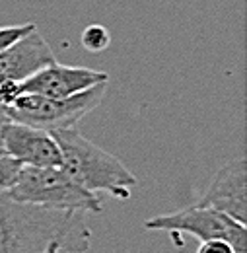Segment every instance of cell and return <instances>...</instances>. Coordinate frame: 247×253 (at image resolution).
Instances as JSON below:
<instances>
[{
	"instance_id": "cell-1",
	"label": "cell",
	"mask_w": 247,
	"mask_h": 253,
	"mask_svg": "<svg viewBox=\"0 0 247 253\" xmlns=\"http://www.w3.org/2000/svg\"><path fill=\"white\" fill-rule=\"evenodd\" d=\"M53 242L70 253L88 252L92 232L84 212L26 205L0 193V253H43Z\"/></svg>"
},
{
	"instance_id": "cell-2",
	"label": "cell",
	"mask_w": 247,
	"mask_h": 253,
	"mask_svg": "<svg viewBox=\"0 0 247 253\" xmlns=\"http://www.w3.org/2000/svg\"><path fill=\"white\" fill-rule=\"evenodd\" d=\"M53 138L61 148V169L80 187L92 193H109L115 199H130L136 177L117 156L88 140L76 128L53 130Z\"/></svg>"
},
{
	"instance_id": "cell-3",
	"label": "cell",
	"mask_w": 247,
	"mask_h": 253,
	"mask_svg": "<svg viewBox=\"0 0 247 253\" xmlns=\"http://www.w3.org/2000/svg\"><path fill=\"white\" fill-rule=\"evenodd\" d=\"M10 199L26 205H37L55 211L101 212V199L92 191L80 187L61 168L22 166L14 185L6 191Z\"/></svg>"
},
{
	"instance_id": "cell-4",
	"label": "cell",
	"mask_w": 247,
	"mask_h": 253,
	"mask_svg": "<svg viewBox=\"0 0 247 253\" xmlns=\"http://www.w3.org/2000/svg\"><path fill=\"white\" fill-rule=\"evenodd\" d=\"M107 84H97L64 99L37 94H18L10 103V121L30 125L47 132L74 128V125L93 111L105 97Z\"/></svg>"
},
{
	"instance_id": "cell-5",
	"label": "cell",
	"mask_w": 247,
	"mask_h": 253,
	"mask_svg": "<svg viewBox=\"0 0 247 253\" xmlns=\"http://www.w3.org/2000/svg\"><path fill=\"white\" fill-rule=\"evenodd\" d=\"M146 230L165 232L169 236H193L201 244L210 240L228 242L236 253H247L246 224L230 218L228 214L208 207H187L175 212L158 214L144 222Z\"/></svg>"
},
{
	"instance_id": "cell-6",
	"label": "cell",
	"mask_w": 247,
	"mask_h": 253,
	"mask_svg": "<svg viewBox=\"0 0 247 253\" xmlns=\"http://www.w3.org/2000/svg\"><path fill=\"white\" fill-rule=\"evenodd\" d=\"M109 82V74L86 66H68L55 63L41 68L28 80L16 86L18 94H37L45 97L64 99L76 95L92 86Z\"/></svg>"
},
{
	"instance_id": "cell-7",
	"label": "cell",
	"mask_w": 247,
	"mask_h": 253,
	"mask_svg": "<svg viewBox=\"0 0 247 253\" xmlns=\"http://www.w3.org/2000/svg\"><path fill=\"white\" fill-rule=\"evenodd\" d=\"M0 144L4 154L22 166L61 168V148L51 132L10 121L0 128Z\"/></svg>"
},
{
	"instance_id": "cell-8",
	"label": "cell",
	"mask_w": 247,
	"mask_h": 253,
	"mask_svg": "<svg viewBox=\"0 0 247 253\" xmlns=\"http://www.w3.org/2000/svg\"><path fill=\"white\" fill-rule=\"evenodd\" d=\"M228 214L230 218L246 224L247 220V162L236 158L218 169L206 193L197 203Z\"/></svg>"
},
{
	"instance_id": "cell-9",
	"label": "cell",
	"mask_w": 247,
	"mask_h": 253,
	"mask_svg": "<svg viewBox=\"0 0 247 253\" xmlns=\"http://www.w3.org/2000/svg\"><path fill=\"white\" fill-rule=\"evenodd\" d=\"M55 61V53L35 28L0 51V86L22 84Z\"/></svg>"
},
{
	"instance_id": "cell-10",
	"label": "cell",
	"mask_w": 247,
	"mask_h": 253,
	"mask_svg": "<svg viewBox=\"0 0 247 253\" xmlns=\"http://www.w3.org/2000/svg\"><path fill=\"white\" fill-rule=\"evenodd\" d=\"M109 43H111V35H109L105 26L92 24V26H88L82 32V45L90 53H101V51H105L109 47Z\"/></svg>"
},
{
	"instance_id": "cell-11",
	"label": "cell",
	"mask_w": 247,
	"mask_h": 253,
	"mask_svg": "<svg viewBox=\"0 0 247 253\" xmlns=\"http://www.w3.org/2000/svg\"><path fill=\"white\" fill-rule=\"evenodd\" d=\"M22 164L18 160L10 158V156H0V193H6L14 185L18 171H20Z\"/></svg>"
},
{
	"instance_id": "cell-12",
	"label": "cell",
	"mask_w": 247,
	"mask_h": 253,
	"mask_svg": "<svg viewBox=\"0 0 247 253\" xmlns=\"http://www.w3.org/2000/svg\"><path fill=\"white\" fill-rule=\"evenodd\" d=\"M35 30V24H18V26H2L0 28V51L4 47H8L10 43L18 41L20 37H24L26 33Z\"/></svg>"
},
{
	"instance_id": "cell-13",
	"label": "cell",
	"mask_w": 247,
	"mask_h": 253,
	"mask_svg": "<svg viewBox=\"0 0 247 253\" xmlns=\"http://www.w3.org/2000/svg\"><path fill=\"white\" fill-rule=\"evenodd\" d=\"M197 253H236L234 248L228 244V242H222V240H210V242H203L199 246Z\"/></svg>"
},
{
	"instance_id": "cell-14",
	"label": "cell",
	"mask_w": 247,
	"mask_h": 253,
	"mask_svg": "<svg viewBox=\"0 0 247 253\" xmlns=\"http://www.w3.org/2000/svg\"><path fill=\"white\" fill-rule=\"evenodd\" d=\"M10 105L4 101V97H2V92H0V128L6 125V123H10Z\"/></svg>"
},
{
	"instance_id": "cell-15",
	"label": "cell",
	"mask_w": 247,
	"mask_h": 253,
	"mask_svg": "<svg viewBox=\"0 0 247 253\" xmlns=\"http://www.w3.org/2000/svg\"><path fill=\"white\" fill-rule=\"evenodd\" d=\"M61 250H62L61 242H53V244L47 246V250H45L43 253H61Z\"/></svg>"
},
{
	"instance_id": "cell-16",
	"label": "cell",
	"mask_w": 247,
	"mask_h": 253,
	"mask_svg": "<svg viewBox=\"0 0 247 253\" xmlns=\"http://www.w3.org/2000/svg\"><path fill=\"white\" fill-rule=\"evenodd\" d=\"M0 156H4V148H2V144H0Z\"/></svg>"
}]
</instances>
